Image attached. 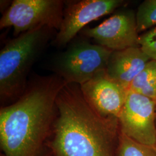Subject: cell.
<instances>
[{"instance_id": "cell-14", "label": "cell", "mask_w": 156, "mask_h": 156, "mask_svg": "<svg viewBox=\"0 0 156 156\" xmlns=\"http://www.w3.org/2000/svg\"><path fill=\"white\" fill-rule=\"evenodd\" d=\"M139 45L140 49L151 60L156 61V27L140 35Z\"/></svg>"}, {"instance_id": "cell-1", "label": "cell", "mask_w": 156, "mask_h": 156, "mask_svg": "<svg viewBox=\"0 0 156 156\" xmlns=\"http://www.w3.org/2000/svg\"><path fill=\"white\" fill-rule=\"evenodd\" d=\"M66 84L56 74L38 76L16 100L1 108V156H49L56 99Z\"/></svg>"}, {"instance_id": "cell-7", "label": "cell", "mask_w": 156, "mask_h": 156, "mask_svg": "<svg viewBox=\"0 0 156 156\" xmlns=\"http://www.w3.org/2000/svg\"><path fill=\"white\" fill-rule=\"evenodd\" d=\"M124 3L122 0H82L68 2L53 45L61 48L66 46L88 23L111 13Z\"/></svg>"}, {"instance_id": "cell-9", "label": "cell", "mask_w": 156, "mask_h": 156, "mask_svg": "<svg viewBox=\"0 0 156 156\" xmlns=\"http://www.w3.org/2000/svg\"><path fill=\"white\" fill-rule=\"evenodd\" d=\"M80 87L84 98L95 111L102 117L119 119L128 90L109 78L105 71Z\"/></svg>"}, {"instance_id": "cell-10", "label": "cell", "mask_w": 156, "mask_h": 156, "mask_svg": "<svg viewBox=\"0 0 156 156\" xmlns=\"http://www.w3.org/2000/svg\"><path fill=\"white\" fill-rule=\"evenodd\" d=\"M151 60L140 48L113 51L105 72L109 78L128 90L134 79Z\"/></svg>"}, {"instance_id": "cell-5", "label": "cell", "mask_w": 156, "mask_h": 156, "mask_svg": "<svg viewBox=\"0 0 156 156\" xmlns=\"http://www.w3.org/2000/svg\"><path fill=\"white\" fill-rule=\"evenodd\" d=\"M64 8L61 0H14L1 17L0 28L13 27L16 37L44 26L58 31Z\"/></svg>"}, {"instance_id": "cell-11", "label": "cell", "mask_w": 156, "mask_h": 156, "mask_svg": "<svg viewBox=\"0 0 156 156\" xmlns=\"http://www.w3.org/2000/svg\"><path fill=\"white\" fill-rule=\"evenodd\" d=\"M128 91L143 95L156 104V61L151 60L130 84Z\"/></svg>"}, {"instance_id": "cell-12", "label": "cell", "mask_w": 156, "mask_h": 156, "mask_svg": "<svg viewBox=\"0 0 156 156\" xmlns=\"http://www.w3.org/2000/svg\"><path fill=\"white\" fill-rule=\"evenodd\" d=\"M116 156H156V149L132 140L120 131Z\"/></svg>"}, {"instance_id": "cell-4", "label": "cell", "mask_w": 156, "mask_h": 156, "mask_svg": "<svg viewBox=\"0 0 156 156\" xmlns=\"http://www.w3.org/2000/svg\"><path fill=\"white\" fill-rule=\"evenodd\" d=\"M112 51L98 44L78 42L56 58L53 71L67 84L80 86L106 70Z\"/></svg>"}, {"instance_id": "cell-8", "label": "cell", "mask_w": 156, "mask_h": 156, "mask_svg": "<svg viewBox=\"0 0 156 156\" xmlns=\"http://www.w3.org/2000/svg\"><path fill=\"white\" fill-rule=\"evenodd\" d=\"M82 33L112 51L140 48L136 15L132 11L117 13L97 27L84 28Z\"/></svg>"}, {"instance_id": "cell-2", "label": "cell", "mask_w": 156, "mask_h": 156, "mask_svg": "<svg viewBox=\"0 0 156 156\" xmlns=\"http://www.w3.org/2000/svg\"><path fill=\"white\" fill-rule=\"evenodd\" d=\"M56 105L49 156H116L119 119L95 111L80 85L66 84L57 95Z\"/></svg>"}, {"instance_id": "cell-3", "label": "cell", "mask_w": 156, "mask_h": 156, "mask_svg": "<svg viewBox=\"0 0 156 156\" xmlns=\"http://www.w3.org/2000/svg\"><path fill=\"white\" fill-rule=\"evenodd\" d=\"M55 30L35 28L10 40L0 51V98L1 102L19 98L27 86L31 68Z\"/></svg>"}, {"instance_id": "cell-15", "label": "cell", "mask_w": 156, "mask_h": 156, "mask_svg": "<svg viewBox=\"0 0 156 156\" xmlns=\"http://www.w3.org/2000/svg\"><path fill=\"white\" fill-rule=\"evenodd\" d=\"M155 149H156V146H155Z\"/></svg>"}, {"instance_id": "cell-6", "label": "cell", "mask_w": 156, "mask_h": 156, "mask_svg": "<svg viewBox=\"0 0 156 156\" xmlns=\"http://www.w3.org/2000/svg\"><path fill=\"white\" fill-rule=\"evenodd\" d=\"M120 131L139 143L156 145V104L143 95L128 91L119 117Z\"/></svg>"}, {"instance_id": "cell-13", "label": "cell", "mask_w": 156, "mask_h": 156, "mask_svg": "<svg viewBox=\"0 0 156 156\" xmlns=\"http://www.w3.org/2000/svg\"><path fill=\"white\" fill-rule=\"evenodd\" d=\"M138 33L156 25V0H146L140 4L136 13Z\"/></svg>"}]
</instances>
